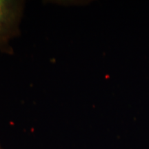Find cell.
Returning a JSON list of instances; mask_svg holds the SVG:
<instances>
[{"mask_svg": "<svg viewBox=\"0 0 149 149\" xmlns=\"http://www.w3.org/2000/svg\"><path fill=\"white\" fill-rule=\"evenodd\" d=\"M19 19V3L0 0V51L10 52V40L16 34Z\"/></svg>", "mask_w": 149, "mask_h": 149, "instance_id": "obj_1", "label": "cell"}, {"mask_svg": "<svg viewBox=\"0 0 149 149\" xmlns=\"http://www.w3.org/2000/svg\"><path fill=\"white\" fill-rule=\"evenodd\" d=\"M0 149H3V148H1V146H0Z\"/></svg>", "mask_w": 149, "mask_h": 149, "instance_id": "obj_2", "label": "cell"}]
</instances>
